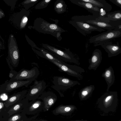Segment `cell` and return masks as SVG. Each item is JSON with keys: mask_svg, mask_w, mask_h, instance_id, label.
Listing matches in <instances>:
<instances>
[{"mask_svg": "<svg viewBox=\"0 0 121 121\" xmlns=\"http://www.w3.org/2000/svg\"><path fill=\"white\" fill-rule=\"evenodd\" d=\"M86 22L104 30L106 29L108 30L114 29L115 28V27L111 21H110L109 22H105L97 18L87 21Z\"/></svg>", "mask_w": 121, "mask_h": 121, "instance_id": "15", "label": "cell"}, {"mask_svg": "<svg viewBox=\"0 0 121 121\" xmlns=\"http://www.w3.org/2000/svg\"><path fill=\"white\" fill-rule=\"evenodd\" d=\"M20 108V106L19 104L16 105L13 108V109L15 110H17L19 109Z\"/></svg>", "mask_w": 121, "mask_h": 121, "instance_id": "25", "label": "cell"}, {"mask_svg": "<svg viewBox=\"0 0 121 121\" xmlns=\"http://www.w3.org/2000/svg\"><path fill=\"white\" fill-rule=\"evenodd\" d=\"M121 8V0H109Z\"/></svg>", "mask_w": 121, "mask_h": 121, "instance_id": "23", "label": "cell"}, {"mask_svg": "<svg viewBox=\"0 0 121 121\" xmlns=\"http://www.w3.org/2000/svg\"><path fill=\"white\" fill-rule=\"evenodd\" d=\"M102 60V53L101 51L99 49H95L92 52L91 58L88 59L90 64L88 69L96 70L100 64Z\"/></svg>", "mask_w": 121, "mask_h": 121, "instance_id": "11", "label": "cell"}, {"mask_svg": "<svg viewBox=\"0 0 121 121\" xmlns=\"http://www.w3.org/2000/svg\"><path fill=\"white\" fill-rule=\"evenodd\" d=\"M32 49L39 56L48 60L54 61L62 64H65L66 63L56 57L51 52L48 51L44 48L37 47L36 49L38 50L33 48H32Z\"/></svg>", "mask_w": 121, "mask_h": 121, "instance_id": "12", "label": "cell"}, {"mask_svg": "<svg viewBox=\"0 0 121 121\" xmlns=\"http://www.w3.org/2000/svg\"><path fill=\"white\" fill-rule=\"evenodd\" d=\"M67 5L63 0H57L55 2L54 9L57 13H62L66 10Z\"/></svg>", "mask_w": 121, "mask_h": 121, "instance_id": "18", "label": "cell"}, {"mask_svg": "<svg viewBox=\"0 0 121 121\" xmlns=\"http://www.w3.org/2000/svg\"><path fill=\"white\" fill-rule=\"evenodd\" d=\"M121 36V31L114 29L108 30L92 37L89 39V42L91 43L98 44L111 41Z\"/></svg>", "mask_w": 121, "mask_h": 121, "instance_id": "4", "label": "cell"}, {"mask_svg": "<svg viewBox=\"0 0 121 121\" xmlns=\"http://www.w3.org/2000/svg\"><path fill=\"white\" fill-rule=\"evenodd\" d=\"M49 61L58 67L59 71L66 73L69 75L78 78H81L82 77L81 73L85 72L84 69L75 65H70L66 63L62 64L54 61Z\"/></svg>", "mask_w": 121, "mask_h": 121, "instance_id": "7", "label": "cell"}, {"mask_svg": "<svg viewBox=\"0 0 121 121\" xmlns=\"http://www.w3.org/2000/svg\"><path fill=\"white\" fill-rule=\"evenodd\" d=\"M84 2L90 3L99 8H102L107 12H109L112 9V6L105 0H81Z\"/></svg>", "mask_w": 121, "mask_h": 121, "instance_id": "16", "label": "cell"}, {"mask_svg": "<svg viewBox=\"0 0 121 121\" xmlns=\"http://www.w3.org/2000/svg\"><path fill=\"white\" fill-rule=\"evenodd\" d=\"M52 0H43L38 3L35 6L36 9H40L46 8Z\"/></svg>", "mask_w": 121, "mask_h": 121, "instance_id": "20", "label": "cell"}, {"mask_svg": "<svg viewBox=\"0 0 121 121\" xmlns=\"http://www.w3.org/2000/svg\"><path fill=\"white\" fill-rule=\"evenodd\" d=\"M57 23H50L41 18H38L35 20L32 28L39 32L51 35L60 40L62 39L61 33L66 31L59 26Z\"/></svg>", "mask_w": 121, "mask_h": 121, "instance_id": "2", "label": "cell"}, {"mask_svg": "<svg viewBox=\"0 0 121 121\" xmlns=\"http://www.w3.org/2000/svg\"><path fill=\"white\" fill-rule=\"evenodd\" d=\"M53 85L52 87L60 93V91L65 90L75 85H80L77 81H73L64 76H54L52 81Z\"/></svg>", "mask_w": 121, "mask_h": 121, "instance_id": "6", "label": "cell"}, {"mask_svg": "<svg viewBox=\"0 0 121 121\" xmlns=\"http://www.w3.org/2000/svg\"><path fill=\"white\" fill-rule=\"evenodd\" d=\"M39 1V0H26L23 2V4L26 7L27 9H28L33 6Z\"/></svg>", "mask_w": 121, "mask_h": 121, "instance_id": "22", "label": "cell"}, {"mask_svg": "<svg viewBox=\"0 0 121 121\" xmlns=\"http://www.w3.org/2000/svg\"><path fill=\"white\" fill-rule=\"evenodd\" d=\"M71 3L83 7L93 14L99 16L100 9L90 3L82 1L81 0H69Z\"/></svg>", "mask_w": 121, "mask_h": 121, "instance_id": "13", "label": "cell"}, {"mask_svg": "<svg viewBox=\"0 0 121 121\" xmlns=\"http://www.w3.org/2000/svg\"><path fill=\"white\" fill-rule=\"evenodd\" d=\"M39 74V69L36 67H34L30 70L23 69L16 73L10 80L8 81L10 82L26 80L32 82L35 80Z\"/></svg>", "mask_w": 121, "mask_h": 121, "instance_id": "5", "label": "cell"}, {"mask_svg": "<svg viewBox=\"0 0 121 121\" xmlns=\"http://www.w3.org/2000/svg\"><path fill=\"white\" fill-rule=\"evenodd\" d=\"M107 13L106 11L103 9L100 8L99 16L98 18L102 21L108 22L107 20V17H105Z\"/></svg>", "mask_w": 121, "mask_h": 121, "instance_id": "21", "label": "cell"}, {"mask_svg": "<svg viewBox=\"0 0 121 121\" xmlns=\"http://www.w3.org/2000/svg\"><path fill=\"white\" fill-rule=\"evenodd\" d=\"M46 87V83L44 81L35 80L33 84L30 86L27 96L31 97H37L43 92Z\"/></svg>", "mask_w": 121, "mask_h": 121, "instance_id": "10", "label": "cell"}, {"mask_svg": "<svg viewBox=\"0 0 121 121\" xmlns=\"http://www.w3.org/2000/svg\"><path fill=\"white\" fill-rule=\"evenodd\" d=\"M39 106V104L38 103H35L34 104L33 107L35 108H36L38 107Z\"/></svg>", "mask_w": 121, "mask_h": 121, "instance_id": "27", "label": "cell"}, {"mask_svg": "<svg viewBox=\"0 0 121 121\" xmlns=\"http://www.w3.org/2000/svg\"><path fill=\"white\" fill-rule=\"evenodd\" d=\"M42 46L44 48L53 54L56 57L62 60L76 64H78L77 60L74 57L69 49L65 48V51H64L47 44L43 43Z\"/></svg>", "mask_w": 121, "mask_h": 121, "instance_id": "3", "label": "cell"}, {"mask_svg": "<svg viewBox=\"0 0 121 121\" xmlns=\"http://www.w3.org/2000/svg\"><path fill=\"white\" fill-rule=\"evenodd\" d=\"M71 109V108L69 107H66L65 109V110L66 112H68Z\"/></svg>", "mask_w": 121, "mask_h": 121, "instance_id": "28", "label": "cell"}, {"mask_svg": "<svg viewBox=\"0 0 121 121\" xmlns=\"http://www.w3.org/2000/svg\"><path fill=\"white\" fill-rule=\"evenodd\" d=\"M102 76L104 78L107 85V91L108 92L110 87L113 84L115 80V76L113 69L111 66L105 69Z\"/></svg>", "mask_w": 121, "mask_h": 121, "instance_id": "14", "label": "cell"}, {"mask_svg": "<svg viewBox=\"0 0 121 121\" xmlns=\"http://www.w3.org/2000/svg\"><path fill=\"white\" fill-rule=\"evenodd\" d=\"M95 88V86L93 85L85 86L80 90L79 93L80 97L82 99L88 97L91 95Z\"/></svg>", "mask_w": 121, "mask_h": 121, "instance_id": "17", "label": "cell"}, {"mask_svg": "<svg viewBox=\"0 0 121 121\" xmlns=\"http://www.w3.org/2000/svg\"><path fill=\"white\" fill-rule=\"evenodd\" d=\"M96 47L100 46L108 53V57L116 56L121 53V48L118 42L116 44L112 43L111 41L98 44H94Z\"/></svg>", "mask_w": 121, "mask_h": 121, "instance_id": "9", "label": "cell"}, {"mask_svg": "<svg viewBox=\"0 0 121 121\" xmlns=\"http://www.w3.org/2000/svg\"><path fill=\"white\" fill-rule=\"evenodd\" d=\"M99 16L92 15H76L72 17L69 22L77 29V30L85 36L91 33L92 31L99 32L104 31L105 30L89 24L87 21L98 18Z\"/></svg>", "mask_w": 121, "mask_h": 121, "instance_id": "1", "label": "cell"}, {"mask_svg": "<svg viewBox=\"0 0 121 121\" xmlns=\"http://www.w3.org/2000/svg\"><path fill=\"white\" fill-rule=\"evenodd\" d=\"M105 17H107V20L108 22L110 21L121 20V10L111 12H107Z\"/></svg>", "mask_w": 121, "mask_h": 121, "instance_id": "19", "label": "cell"}, {"mask_svg": "<svg viewBox=\"0 0 121 121\" xmlns=\"http://www.w3.org/2000/svg\"><path fill=\"white\" fill-rule=\"evenodd\" d=\"M0 98L3 100H5L7 99V97L5 95H4H4H1Z\"/></svg>", "mask_w": 121, "mask_h": 121, "instance_id": "24", "label": "cell"}, {"mask_svg": "<svg viewBox=\"0 0 121 121\" xmlns=\"http://www.w3.org/2000/svg\"><path fill=\"white\" fill-rule=\"evenodd\" d=\"M18 118V116L16 115L13 117L12 119V120L13 121H15Z\"/></svg>", "mask_w": 121, "mask_h": 121, "instance_id": "26", "label": "cell"}, {"mask_svg": "<svg viewBox=\"0 0 121 121\" xmlns=\"http://www.w3.org/2000/svg\"><path fill=\"white\" fill-rule=\"evenodd\" d=\"M3 106V104L0 102V109H1Z\"/></svg>", "mask_w": 121, "mask_h": 121, "instance_id": "29", "label": "cell"}, {"mask_svg": "<svg viewBox=\"0 0 121 121\" xmlns=\"http://www.w3.org/2000/svg\"><path fill=\"white\" fill-rule=\"evenodd\" d=\"M32 82L27 80H17L12 82L6 81L0 86V93L10 92L19 88L27 87Z\"/></svg>", "mask_w": 121, "mask_h": 121, "instance_id": "8", "label": "cell"}]
</instances>
